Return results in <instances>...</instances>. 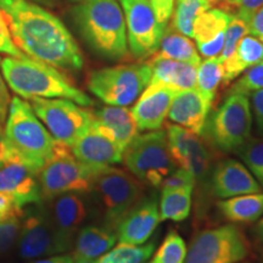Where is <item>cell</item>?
I'll return each mask as SVG.
<instances>
[{
	"mask_svg": "<svg viewBox=\"0 0 263 263\" xmlns=\"http://www.w3.org/2000/svg\"><path fill=\"white\" fill-rule=\"evenodd\" d=\"M16 47L27 57L58 70L78 72L84 58L77 42L58 16L29 0H3Z\"/></svg>",
	"mask_w": 263,
	"mask_h": 263,
	"instance_id": "cell-1",
	"label": "cell"
},
{
	"mask_svg": "<svg viewBox=\"0 0 263 263\" xmlns=\"http://www.w3.org/2000/svg\"><path fill=\"white\" fill-rule=\"evenodd\" d=\"M72 18L99 57L112 61L127 57L126 20L120 0H81L72 9Z\"/></svg>",
	"mask_w": 263,
	"mask_h": 263,
	"instance_id": "cell-2",
	"label": "cell"
},
{
	"mask_svg": "<svg viewBox=\"0 0 263 263\" xmlns=\"http://www.w3.org/2000/svg\"><path fill=\"white\" fill-rule=\"evenodd\" d=\"M2 72L8 88L22 99H68L84 107L93 105L89 95L76 87L58 68L25 54L3 59Z\"/></svg>",
	"mask_w": 263,
	"mask_h": 263,
	"instance_id": "cell-3",
	"label": "cell"
},
{
	"mask_svg": "<svg viewBox=\"0 0 263 263\" xmlns=\"http://www.w3.org/2000/svg\"><path fill=\"white\" fill-rule=\"evenodd\" d=\"M4 133L16 160L38 174L50 159L55 139L22 98H11Z\"/></svg>",
	"mask_w": 263,
	"mask_h": 263,
	"instance_id": "cell-4",
	"label": "cell"
},
{
	"mask_svg": "<svg viewBox=\"0 0 263 263\" xmlns=\"http://www.w3.org/2000/svg\"><path fill=\"white\" fill-rule=\"evenodd\" d=\"M144 184L128 171L110 166L95 176L93 194L104 227L116 232L118 223L143 199Z\"/></svg>",
	"mask_w": 263,
	"mask_h": 263,
	"instance_id": "cell-5",
	"label": "cell"
},
{
	"mask_svg": "<svg viewBox=\"0 0 263 263\" xmlns=\"http://www.w3.org/2000/svg\"><path fill=\"white\" fill-rule=\"evenodd\" d=\"M252 115L250 98L245 94H228L221 106L209 115L201 137L222 153H236L251 139Z\"/></svg>",
	"mask_w": 263,
	"mask_h": 263,
	"instance_id": "cell-6",
	"label": "cell"
},
{
	"mask_svg": "<svg viewBox=\"0 0 263 263\" xmlns=\"http://www.w3.org/2000/svg\"><path fill=\"white\" fill-rule=\"evenodd\" d=\"M99 171L76 159L71 146L55 140L50 159L38 173L43 201L67 193L89 194Z\"/></svg>",
	"mask_w": 263,
	"mask_h": 263,
	"instance_id": "cell-7",
	"label": "cell"
},
{
	"mask_svg": "<svg viewBox=\"0 0 263 263\" xmlns=\"http://www.w3.org/2000/svg\"><path fill=\"white\" fill-rule=\"evenodd\" d=\"M122 162L141 184L157 188L174 171L166 130L137 134L123 151Z\"/></svg>",
	"mask_w": 263,
	"mask_h": 263,
	"instance_id": "cell-8",
	"label": "cell"
},
{
	"mask_svg": "<svg viewBox=\"0 0 263 263\" xmlns=\"http://www.w3.org/2000/svg\"><path fill=\"white\" fill-rule=\"evenodd\" d=\"M150 80L149 62H137L95 70L88 77L87 87L106 105L127 107L136 103Z\"/></svg>",
	"mask_w": 263,
	"mask_h": 263,
	"instance_id": "cell-9",
	"label": "cell"
},
{
	"mask_svg": "<svg viewBox=\"0 0 263 263\" xmlns=\"http://www.w3.org/2000/svg\"><path fill=\"white\" fill-rule=\"evenodd\" d=\"M249 251L248 239L238 227H212L192 239L184 263H239Z\"/></svg>",
	"mask_w": 263,
	"mask_h": 263,
	"instance_id": "cell-10",
	"label": "cell"
},
{
	"mask_svg": "<svg viewBox=\"0 0 263 263\" xmlns=\"http://www.w3.org/2000/svg\"><path fill=\"white\" fill-rule=\"evenodd\" d=\"M29 104L45 128L57 141L72 146L93 123L88 108L68 99H32Z\"/></svg>",
	"mask_w": 263,
	"mask_h": 263,
	"instance_id": "cell-11",
	"label": "cell"
},
{
	"mask_svg": "<svg viewBox=\"0 0 263 263\" xmlns=\"http://www.w3.org/2000/svg\"><path fill=\"white\" fill-rule=\"evenodd\" d=\"M16 246L22 259L43 258L71 250L59 236L43 202L25 207Z\"/></svg>",
	"mask_w": 263,
	"mask_h": 263,
	"instance_id": "cell-12",
	"label": "cell"
},
{
	"mask_svg": "<svg viewBox=\"0 0 263 263\" xmlns=\"http://www.w3.org/2000/svg\"><path fill=\"white\" fill-rule=\"evenodd\" d=\"M122 5L128 50L138 60L153 57L159 49L166 26L157 18L149 0H120Z\"/></svg>",
	"mask_w": 263,
	"mask_h": 263,
	"instance_id": "cell-13",
	"label": "cell"
},
{
	"mask_svg": "<svg viewBox=\"0 0 263 263\" xmlns=\"http://www.w3.org/2000/svg\"><path fill=\"white\" fill-rule=\"evenodd\" d=\"M166 134L174 164L193 173L196 182L205 179L211 170L212 154L201 136L174 123L167 124Z\"/></svg>",
	"mask_w": 263,
	"mask_h": 263,
	"instance_id": "cell-14",
	"label": "cell"
},
{
	"mask_svg": "<svg viewBox=\"0 0 263 263\" xmlns=\"http://www.w3.org/2000/svg\"><path fill=\"white\" fill-rule=\"evenodd\" d=\"M71 150L76 159L98 170L122 162L124 151L94 120L85 133L76 140Z\"/></svg>",
	"mask_w": 263,
	"mask_h": 263,
	"instance_id": "cell-15",
	"label": "cell"
},
{
	"mask_svg": "<svg viewBox=\"0 0 263 263\" xmlns=\"http://www.w3.org/2000/svg\"><path fill=\"white\" fill-rule=\"evenodd\" d=\"M179 90L162 84H149L132 107L138 129L150 132L161 129L168 116L173 98Z\"/></svg>",
	"mask_w": 263,
	"mask_h": 263,
	"instance_id": "cell-16",
	"label": "cell"
},
{
	"mask_svg": "<svg viewBox=\"0 0 263 263\" xmlns=\"http://www.w3.org/2000/svg\"><path fill=\"white\" fill-rule=\"evenodd\" d=\"M48 212L54 228L68 248L72 249L76 235L88 218V206L82 194L67 193L48 201Z\"/></svg>",
	"mask_w": 263,
	"mask_h": 263,
	"instance_id": "cell-17",
	"label": "cell"
},
{
	"mask_svg": "<svg viewBox=\"0 0 263 263\" xmlns=\"http://www.w3.org/2000/svg\"><path fill=\"white\" fill-rule=\"evenodd\" d=\"M161 221L155 197L141 199L118 223L117 240L122 244H145Z\"/></svg>",
	"mask_w": 263,
	"mask_h": 263,
	"instance_id": "cell-18",
	"label": "cell"
},
{
	"mask_svg": "<svg viewBox=\"0 0 263 263\" xmlns=\"http://www.w3.org/2000/svg\"><path fill=\"white\" fill-rule=\"evenodd\" d=\"M211 190L219 199L262 192L261 185L255 179L244 163L233 159L223 160L212 171Z\"/></svg>",
	"mask_w": 263,
	"mask_h": 263,
	"instance_id": "cell-19",
	"label": "cell"
},
{
	"mask_svg": "<svg viewBox=\"0 0 263 263\" xmlns=\"http://www.w3.org/2000/svg\"><path fill=\"white\" fill-rule=\"evenodd\" d=\"M212 104L197 88L179 90L171 104L168 118L172 123L201 136Z\"/></svg>",
	"mask_w": 263,
	"mask_h": 263,
	"instance_id": "cell-20",
	"label": "cell"
},
{
	"mask_svg": "<svg viewBox=\"0 0 263 263\" xmlns=\"http://www.w3.org/2000/svg\"><path fill=\"white\" fill-rule=\"evenodd\" d=\"M0 193L12 197L24 209L43 202L38 174L20 161L0 167Z\"/></svg>",
	"mask_w": 263,
	"mask_h": 263,
	"instance_id": "cell-21",
	"label": "cell"
},
{
	"mask_svg": "<svg viewBox=\"0 0 263 263\" xmlns=\"http://www.w3.org/2000/svg\"><path fill=\"white\" fill-rule=\"evenodd\" d=\"M149 62L151 80L149 84H162L176 90L196 88L197 66L172 60L154 54Z\"/></svg>",
	"mask_w": 263,
	"mask_h": 263,
	"instance_id": "cell-22",
	"label": "cell"
},
{
	"mask_svg": "<svg viewBox=\"0 0 263 263\" xmlns=\"http://www.w3.org/2000/svg\"><path fill=\"white\" fill-rule=\"evenodd\" d=\"M93 116L95 122L100 124L123 150L139 132L130 110L124 106L106 105L93 111Z\"/></svg>",
	"mask_w": 263,
	"mask_h": 263,
	"instance_id": "cell-23",
	"label": "cell"
},
{
	"mask_svg": "<svg viewBox=\"0 0 263 263\" xmlns=\"http://www.w3.org/2000/svg\"><path fill=\"white\" fill-rule=\"evenodd\" d=\"M117 234L107 227L85 226L78 230L73 244V258L98 259L116 245Z\"/></svg>",
	"mask_w": 263,
	"mask_h": 263,
	"instance_id": "cell-24",
	"label": "cell"
},
{
	"mask_svg": "<svg viewBox=\"0 0 263 263\" xmlns=\"http://www.w3.org/2000/svg\"><path fill=\"white\" fill-rule=\"evenodd\" d=\"M263 62V43L252 34H246L240 39L234 54L227 59L223 65L222 84H229L249 68Z\"/></svg>",
	"mask_w": 263,
	"mask_h": 263,
	"instance_id": "cell-25",
	"label": "cell"
},
{
	"mask_svg": "<svg viewBox=\"0 0 263 263\" xmlns=\"http://www.w3.org/2000/svg\"><path fill=\"white\" fill-rule=\"evenodd\" d=\"M222 215L233 223H252L263 216V193L244 194L218 202Z\"/></svg>",
	"mask_w": 263,
	"mask_h": 263,
	"instance_id": "cell-26",
	"label": "cell"
},
{
	"mask_svg": "<svg viewBox=\"0 0 263 263\" xmlns=\"http://www.w3.org/2000/svg\"><path fill=\"white\" fill-rule=\"evenodd\" d=\"M155 54L166 59L188 62L194 66H199L201 62L195 44L189 37L176 31L172 26L166 28Z\"/></svg>",
	"mask_w": 263,
	"mask_h": 263,
	"instance_id": "cell-27",
	"label": "cell"
},
{
	"mask_svg": "<svg viewBox=\"0 0 263 263\" xmlns=\"http://www.w3.org/2000/svg\"><path fill=\"white\" fill-rule=\"evenodd\" d=\"M194 188L161 190L160 218L161 221L182 222L190 215Z\"/></svg>",
	"mask_w": 263,
	"mask_h": 263,
	"instance_id": "cell-28",
	"label": "cell"
},
{
	"mask_svg": "<svg viewBox=\"0 0 263 263\" xmlns=\"http://www.w3.org/2000/svg\"><path fill=\"white\" fill-rule=\"evenodd\" d=\"M232 14L222 9L211 8L202 12L194 22L193 38L196 43L212 41L217 35L226 32Z\"/></svg>",
	"mask_w": 263,
	"mask_h": 263,
	"instance_id": "cell-29",
	"label": "cell"
},
{
	"mask_svg": "<svg viewBox=\"0 0 263 263\" xmlns=\"http://www.w3.org/2000/svg\"><path fill=\"white\" fill-rule=\"evenodd\" d=\"M211 8L212 5L209 0H176L171 26L182 34L193 38L195 20Z\"/></svg>",
	"mask_w": 263,
	"mask_h": 263,
	"instance_id": "cell-30",
	"label": "cell"
},
{
	"mask_svg": "<svg viewBox=\"0 0 263 263\" xmlns=\"http://www.w3.org/2000/svg\"><path fill=\"white\" fill-rule=\"evenodd\" d=\"M155 251V242L129 245L120 242L97 259V263H145Z\"/></svg>",
	"mask_w": 263,
	"mask_h": 263,
	"instance_id": "cell-31",
	"label": "cell"
},
{
	"mask_svg": "<svg viewBox=\"0 0 263 263\" xmlns=\"http://www.w3.org/2000/svg\"><path fill=\"white\" fill-rule=\"evenodd\" d=\"M223 82V65L218 58H209L200 62L196 71V88L213 101L216 91Z\"/></svg>",
	"mask_w": 263,
	"mask_h": 263,
	"instance_id": "cell-32",
	"label": "cell"
},
{
	"mask_svg": "<svg viewBox=\"0 0 263 263\" xmlns=\"http://www.w3.org/2000/svg\"><path fill=\"white\" fill-rule=\"evenodd\" d=\"M186 244L178 233L171 230L150 263H184Z\"/></svg>",
	"mask_w": 263,
	"mask_h": 263,
	"instance_id": "cell-33",
	"label": "cell"
},
{
	"mask_svg": "<svg viewBox=\"0 0 263 263\" xmlns=\"http://www.w3.org/2000/svg\"><path fill=\"white\" fill-rule=\"evenodd\" d=\"M236 153L263 190V139H250Z\"/></svg>",
	"mask_w": 263,
	"mask_h": 263,
	"instance_id": "cell-34",
	"label": "cell"
},
{
	"mask_svg": "<svg viewBox=\"0 0 263 263\" xmlns=\"http://www.w3.org/2000/svg\"><path fill=\"white\" fill-rule=\"evenodd\" d=\"M249 26L248 22L244 21L238 15L232 14V17L229 20V24L226 28L224 33V44H223V49L221 55L218 59L221 62H224L227 59H229L234 54L236 47H238L240 39L244 35L249 34Z\"/></svg>",
	"mask_w": 263,
	"mask_h": 263,
	"instance_id": "cell-35",
	"label": "cell"
},
{
	"mask_svg": "<svg viewBox=\"0 0 263 263\" xmlns=\"http://www.w3.org/2000/svg\"><path fill=\"white\" fill-rule=\"evenodd\" d=\"M263 89V62L249 68L244 74L230 87L228 94H245L250 97L254 91Z\"/></svg>",
	"mask_w": 263,
	"mask_h": 263,
	"instance_id": "cell-36",
	"label": "cell"
},
{
	"mask_svg": "<svg viewBox=\"0 0 263 263\" xmlns=\"http://www.w3.org/2000/svg\"><path fill=\"white\" fill-rule=\"evenodd\" d=\"M21 218L0 221V256L8 254L17 244Z\"/></svg>",
	"mask_w": 263,
	"mask_h": 263,
	"instance_id": "cell-37",
	"label": "cell"
},
{
	"mask_svg": "<svg viewBox=\"0 0 263 263\" xmlns=\"http://www.w3.org/2000/svg\"><path fill=\"white\" fill-rule=\"evenodd\" d=\"M0 54L12 58H20L24 55V52L16 47L14 39L11 37L8 20L2 8H0Z\"/></svg>",
	"mask_w": 263,
	"mask_h": 263,
	"instance_id": "cell-38",
	"label": "cell"
},
{
	"mask_svg": "<svg viewBox=\"0 0 263 263\" xmlns=\"http://www.w3.org/2000/svg\"><path fill=\"white\" fill-rule=\"evenodd\" d=\"M196 179L189 171L178 168L163 180L161 184V190L179 189V188H195Z\"/></svg>",
	"mask_w": 263,
	"mask_h": 263,
	"instance_id": "cell-39",
	"label": "cell"
},
{
	"mask_svg": "<svg viewBox=\"0 0 263 263\" xmlns=\"http://www.w3.org/2000/svg\"><path fill=\"white\" fill-rule=\"evenodd\" d=\"M25 209L18 205L12 197L0 193V221L10 218H21Z\"/></svg>",
	"mask_w": 263,
	"mask_h": 263,
	"instance_id": "cell-40",
	"label": "cell"
},
{
	"mask_svg": "<svg viewBox=\"0 0 263 263\" xmlns=\"http://www.w3.org/2000/svg\"><path fill=\"white\" fill-rule=\"evenodd\" d=\"M229 9L235 10V15L242 20H246L256 10L263 6V0H228L226 4Z\"/></svg>",
	"mask_w": 263,
	"mask_h": 263,
	"instance_id": "cell-41",
	"label": "cell"
},
{
	"mask_svg": "<svg viewBox=\"0 0 263 263\" xmlns=\"http://www.w3.org/2000/svg\"><path fill=\"white\" fill-rule=\"evenodd\" d=\"M224 33L217 35L216 38H213L212 41L205 42V43H196L197 50L203 58H218L221 55L223 44H224Z\"/></svg>",
	"mask_w": 263,
	"mask_h": 263,
	"instance_id": "cell-42",
	"label": "cell"
},
{
	"mask_svg": "<svg viewBox=\"0 0 263 263\" xmlns=\"http://www.w3.org/2000/svg\"><path fill=\"white\" fill-rule=\"evenodd\" d=\"M249 98L256 123V129L259 136L263 137V89L254 91L250 94Z\"/></svg>",
	"mask_w": 263,
	"mask_h": 263,
	"instance_id": "cell-43",
	"label": "cell"
},
{
	"mask_svg": "<svg viewBox=\"0 0 263 263\" xmlns=\"http://www.w3.org/2000/svg\"><path fill=\"white\" fill-rule=\"evenodd\" d=\"M149 3L153 6L159 21L167 27L168 21L172 17L176 0H149Z\"/></svg>",
	"mask_w": 263,
	"mask_h": 263,
	"instance_id": "cell-44",
	"label": "cell"
},
{
	"mask_svg": "<svg viewBox=\"0 0 263 263\" xmlns=\"http://www.w3.org/2000/svg\"><path fill=\"white\" fill-rule=\"evenodd\" d=\"M11 103V97H10L9 88L5 83L4 77L2 72V58H0V124H4L6 116L9 112V106Z\"/></svg>",
	"mask_w": 263,
	"mask_h": 263,
	"instance_id": "cell-45",
	"label": "cell"
},
{
	"mask_svg": "<svg viewBox=\"0 0 263 263\" xmlns=\"http://www.w3.org/2000/svg\"><path fill=\"white\" fill-rule=\"evenodd\" d=\"M244 21L248 22L250 34L263 43V6L256 10L254 14L250 15Z\"/></svg>",
	"mask_w": 263,
	"mask_h": 263,
	"instance_id": "cell-46",
	"label": "cell"
},
{
	"mask_svg": "<svg viewBox=\"0 0 263 263\" xmlns=\"http://www.w3.org/2000/svg\"><path fill=\"white\" fill-rule=\"evenodd\" d=\"M14 161L17 160H16L15 154L10 149L8 141H6L3 124H0V167L5 166L10 162H14Z\"/></svg>",
	"mask_w": 263,
	"mask_h": 263,
	"instance_id": "cell-47",
	"label": "cell"
},
{
	"mask_svg": "<svg viewBox=\"0 0 263 263\" xmlns=\"http://www.w3.org/2000/svg\"><path fill=\"white\" fill-rule=\"evenodd\" d=\"M31 263H74V258L72 255L60 254V255L48 256V257L37 259V261H33Z\"/></svg>",
	"mask_w": 263,
	"mask_h": 263,
	"instance_id": "cell-48",
	"label": "cell"
},
{
	"mask_svg": "<svg viewBox=\"0 0 263 263\" xmlns=\"http://www.w3.org/2000/svg\"><path fill=\"white\" fill-rule=\"evenodd\" d=\"M29 2L35 3V4L44 6V8L55 9L60 5V0H29Z\"/></svg>",
	"mask_w": 263,
	"mask_h": 263,
	"instance_id": "cell-49",
	"label": "cell"
},
{
	"mask_svg": "<svg viewBox=\"0 0 263 263\" xmlns=\"http://www.w3.org/2000/svg\"><path fill=\"white\" fill-rule=\"evenodd\" d=\"M256 235H257L258 240L263 242V218H261L256 226Z\"/></svg>",
	"mask_w": 263,
	"mask_h": 263,
	"instance_id": "cell-50",
	"label": "cell"
},
{
	"mask_svg": "<svg viewBox=\"0 0 263 263\" xmlns=\"http://www.w3.org/2000/svg\"><path fill=\"white\" fill-rule=\"evenodd\" d=\"M74 263H97V259H78Z\"/></svg>",
	"mask_w": 263,
	"mask_h": 263,
	"instance_id": "cell-51",
	"label": "cell"
},
{
	"mask_svg": "<svg viewBox=\"0 0 263 263\" xmlns=\"http://www.w3.org/2000/svg\"><path fill=\"white\" fill-rule=\"evenodd\" d=\"M210 3H211V5L216 4V3H224V4H227L228 3V0H209Z\"/></svg>",
	"mask_w": 263,
	"mask_h": 263,
	"instance_id": "cell-52",
	"label": "cell"
},
{
	"mask_svg": "<svg viewBox=\"0 0 263 263\" xmlns=\"http://www.w3.org/2000/svg\"><path fill=\"white\" fill-rule=\"evenodd\" d=\"M70 2H72V3H78V2H81V0H70Z\"/></svg>",
	"mask_w": 263,
	"mask_h": 263,
	"instance_id": "cell-53",
	"label": "cell"
},
{
	"mask_svg": "<svg viewBox=\"0 0 263 263\" xmlns=\"http://www.w3.org/2000/svg\"><path fill=\"white\" fill-rule=\"evenodd\" d=\"M3 2V0H0V3H2Z\"/></svg>",
	"mask_w": 263,
	"mask_h": 263,
	"instance_id": "cell-54",
	"label": "cell"
},
{
	"mask_svg": "<svg viewBox=\"0 0 263 263\" xmlns=\"http://www.w3.org/2000/svg\"><path fill=\"white\" fill-rule=\"evenodd\" d=\"M246 263H248V262H246Z\"/></svg>",
	"mask_w": 263,
	"mask_h": 263,
	"instance_id": "cell-55",
	"label": "cell"
}]
</instances>
